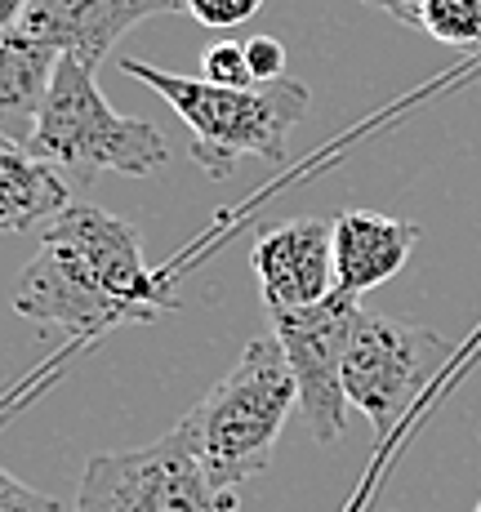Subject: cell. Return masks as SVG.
<instances>
[{"label": "cell", "instance_id": "obj_1", "mask_svg": "<svg viewBox=\"0 0 481 512\" xmlns=\"http://www.w3.org/2000/svg\"><path fill=\"white\" fill-rule=\"evenodd\" d=\"M174 308L179 299L143 259L139 228L90 201H72L45 223L36 259L23 268L14 290L18 317L67 330L72 339H98Z\"/></svg>", "mask_w": 481, "mask_h": 512}, {"label": "cell", "instance_id": "obj_2", "mask_svg": "<svg viewBox=\"0 0 481 512\" xmlns=\"http://www.w3.org/2000/svg\"><path fill=\"white\" fill-rule=\"evenodd\" d=\"M121 72L143 81L179 112V121L192 134V161L210 179H228L245 156L263 165H286L290 134L312 103L308 85L290 76L272 85H250V90H223L201 76L161 72L143 58H121Z\"/></svg>", "mask_w": 481, "mask_h": 512}, {"label": "cell", "instance_id": "obj_3", "mask_svg": "<svg viewBox=\"0 0 481 512\" xmlns=\"http://www.w3.org/2000/svg\"><path fill=\"white\" fill-rule=\"evenodd\" d=\"M294 406H299V383L290 374L286 348L277 334H259L245 343L237 366L183 415L179 432L214 486L237 490L268 468Z\"/></svg>", "mask_w": 481, "mask_h": 512}, {"label": "cell", "instance_id": "obj_4", "mask_svg": "<svg viewBox=\"0 0 481 512\" xmlns=\"http://www.w3.org/2000/svg\"><path fill=\"white\" fill-rule=\"evenodd\" d=\"M27 152L72 183H94L98 174L152 179L170 165L165 134L143 116L116 112L98 90V72L76 58H58Z\"/></svg>", "mask_w": 481, "mask_h": 512}, {"label": "cell", "instance_id": "obj_5", "mask_svg": "<svg viewBox=\"0 0 481 512\" xmlns=\"http://www.w3.org/2000/svg\"><path fill=\"white\" fill-rule=\"evenodd\" d=\"M72 512H241V495L214 486L188 437L174 428L147 446L94 455Z\"/></svg>", "mask_w": 481, "mask_h": 512}, {"label": "cell", "instance_id": "obj_6", "mask_svg": "<svg viewBox=\"0 0 481 512\" xmlns=\"http://www.w3.org/2000/svg\"><path fill=\"white\" fill-rule=\"evenodd\" d=\"M446 361L450 343L437 330L410 326L388 312H361L343 357V397L370 419L379 441H388Z\"/></svg>", "mask_w": 481, "mask_h": 512}, {"label": "cell", "instance_id": "obj_7", "mask_svg": "<svg viewBox=\"0 0 481 512\" xmlns=\"http://www.w3.org/2000/svg\"><path fill=\"white\" fill-rule=\"evenodd\" d=\"M357 294L335 290L330 299L294 312H268L272 334L286 348L290 374L299 383V410L321 446L348 432V397H343V357L361 317Z\"/></svg>", "mask_w": 481, "mask_h": 512}, {"label": "cell", "instance_id": "obj_8", "mask_svg": "<svg viewBox=\"0 0 481 512\" xmlns=\"http://www.w3.org/2000/svg\"><path fill=\"white\" fill-rule=\"evenodd\" d=\"M250 268L259 281L263 308L294 312L330 299L339 290L335 281V223L330 219H286L259 232L250 250Z\"/></svg>", "mask_w": 481, "mask_h": 512}, {"label": "cell", "instance_id": "obj_9", "mask_svg": "<svg viewBox=\"0 0 481 512\" xmlns=\"http://www.w3.org/2000/svg\"><path fill=\"white\" fill-rule=\"evenodd\" d=\"M170 9V0H32L18 14V23L49 41L63 58H76L98 72V63L130 27Z\"/></svg>", "mask_w": 481, "mask_h": 512}, {"label": "cell", "instance_id": "obj_10", "mask_svg": "<svg viewBox=\"0 0 481 512\" xmlns=\"http://www.w3.org/2000/svg\"><path fill=\"white\" fill-rule=\"evenodd\" d=\"M419 241V223L379 210H343L335 219V281L343 294L379 290L406 268Z\"/></svg>", "mask_w": 481, "mask_h": 512}, {"label": "cell", "instance_id": "obj_11", "mask_svg": "<svg viewBox=\"0 0 481 512\" xmlns=\"http://www.w3.org/2000/svg\"><path fill=\"white\" fill-rule=\"evenodd\" d=\"M58 58L63 54L23 23H9L0 32V139L23 147L32 143Z\"/></svg>", "mask_w": 481, "mask_h": 512}, {"label": "cell", "instance_id": "obj_12", "mask_svg": "<svg viewBox=\"0 0 481 512\" xmlns=\"http://www.w3.org/2000/svg\"><path fill=\"white\" fill-rule=\"evenodd\" d=\"M72 205V183L32 156L23 143L0 139V232L45 228Z\"/></svg>", "mask_w": 481, "mask_h": 512}, {"label": "cell", "instance_id": "obj_13", "mask_svg": "<svg viewBox=\"0 0 481 512\" xmlns=\"http://www.w3.org/2000/svg\"><path fill=\"white\" fill-rule=\"evenodd\" d=\"M419 32L450 49H481V0H419Z\"/></svg>", "mask_w": 481, "mask_h": 512}, {"label": "cell", "instance_id": "obj_14", "mask_svg": "<svg viewBox=\"0 0 481 512\" xmlns=\"http://www.w3.org/2000/svg\"><path fill=\"white\" fill-rule=\"evenodd\" d=\"M201 81L223 85V90H250L254 76H250V63H245V45L223 41V45L205 49V76Z\"/></svg>", "mask_w": 481, "mask_h": 512}, {"label": "cell", "instance_id": "obj_15", "mask_svg": "<svg viewBox=\"0 0 481 512\" xmlns=\"http://www.w3.org/2000/svg\"><path fill=\"white\" fill-rule=\"evenodd\" d=\"M183 9H188L201 27H237L259 14L263 0H183Z\"/></svg>", "mask_w": 481, "mask_h": 512}, {"label": "cell", "instance_id": "obj_16", "mask_svg": "<svg viewBox=\"0 0 481 512\" xmlns=\"http://www.w3.org/2000/svg\"><path fill=\"white\" fill-rule=\"evenodd\" d=\"M241 45H245V63H250L254 85H272L286 76V45L277 36H250Z\"/></svg>", "mask_w": 481, "mask_h": 512}, {"label": "cell", "instance_id": "obj_17", "mask_svg": "<svg viewBox=\"0 0 481 512\" xmlns=\"http://www.w3.org/2000/svg\"><path fill=\"white\" fill-rule=\"evenodd\" d=\"M0 512H58V504L41 490L23 486L14 472L0 468Z\"/></svg>", "mask_w": 481, "mask_h": 512}, {"label": "cell", "instance_id": "obj_18", "mask_svg": "<svg viewBox=\"0 0 481 512\" xmlns=\"http://www.w3.org/2000/svg\"><path fill=\"white\" fill-rule=\"evenodd\" d=\"M370 9H384L392 23L410 27V32H419V0H366Z\"/></svg>", "mask_w": 481, "mask_h": 512}, {"label": "cell", "instance_id": "obj_19", "mask_svg": "<svg viewBox=\"0 0 481 512\" xmlns=\"http://www.w3.org/2000/svg\"><path fill=\"white\" fill-rule=\"evenodd\" d=\"M32 5V0H0V32H5L9 23H18V14Z\"/></svg>", "mask_w": 481, "mask_h": 512}, {"label": "cell", "instance_id": "obj_20", "mask_svg": "<svg viewBox=\"0 0 481 512\" xmlns=\"http://www.w3.org/2000/svg\"><path fill=\"white\" fill-rule=\"evenodd\" d=\"M170 5H174V9H183V0H170Z\"/></svg>", "mask_w": 481, "mask_h": 512}, {"label": "cell", "instance_id": "obj_21", "mask_svg": "<svg viewBox=\"0 0 481 512\" xmlns=\"http://www.w3.org/2000/svg\"><path fill=\"white\" fill-rule=\"evenodd\" d=\"M473 512H481V504H477V508H473Z\"/></svg>", "mask_w": 481, "mask_h": 512}]
</instances>
